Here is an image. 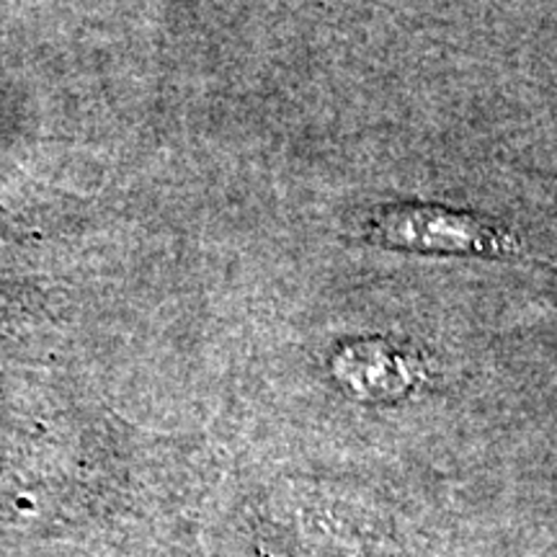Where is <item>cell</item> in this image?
<instances>
[{"label": "cell", "instance_id": "obj_1", "mask_svg": "<svg viewBox=\"0 0 557 557\" xmlns=\"http://www.w3.org/2000/svg\"><path fill=\"white\" fill-rule=\"evenodd\" d=\"M367 238L393 250L459 259H500L519 248L508 230L485 218L421 201L380 207L367 220Z\"/></svg>", "mask_w": 557, "mask_h": 557}]
</instances>
